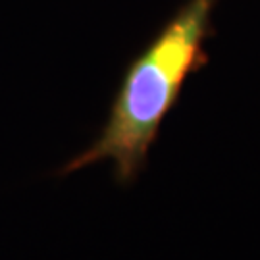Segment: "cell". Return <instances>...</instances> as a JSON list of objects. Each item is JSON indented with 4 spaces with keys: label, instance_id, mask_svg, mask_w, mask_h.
I'll list each match as a JSON object with an SVG mask.
<instances>
[{
    "label": "cell",
    "instance_id": "obj_1",
    "mask_svg": "<svg viewBox=\"0 0 260 260\" xmlns=\"http://www.w3.org/2000/svg\"><path fill=\"white\" fill-rule=\"evenodd\" d=\"M214 6L216 0H187L131 60L101 135L66 162L62 176L110 160L118 183L137 179L187 77L208 62L205 41L214 33Z\"/></svg>",
    "mask_w": 260,
    "mask_h": 260
}]
</instances>
